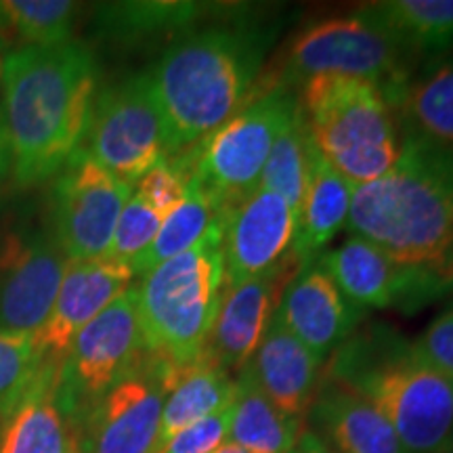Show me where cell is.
<instances>
[{
	"label": "cell",
	"instance_id": "6da1fadb",
	"mask_svg": "<svg viewBox=\"0 0 453 453\" xmlns=\"http://www.w3.org/2000/svg\"><path fill=\"white\" fill-rule=\"evenodd\" d=\"M411 277L422 307L453 294V154L401 134L395 166L355 187L347 220Z\"/></svg>",
	"mask_w": 453,
	"mask_h": 453
},
{
	"label": "cell",
	"instance_id": "7a4b0ae2",
	"mask_svg": "<svg viewBox=\"0 0 453 453\" xmlns=\"http://www.w3.org/2000/svg\"><path fill=\"white\" fill-rule=\"evenodd\" d=\"M3 145L19 185L65 168L82 150L97 99V64L88 47H26L3 67Z\"/></svg>",
	"mask_w": 453,
	"mask_h": 453
},
{
	"label": "cell",
	"instance_id": "3957f363",
	"mask_svg": "<svg viewBox=\"0 0 453 453\" xmlns=\"http://www.w3.org/2000/svg\"><path fill=\"white\" fill-rule=\"evenodd\" d=\"M275 27L225 21L177 38L147 70L168 133L170 156L206 139L252 99Z\"/></svg>",
	"mask_w": 453,
	"mask_h": 453
},
{
	"label": "cell",
	"instance_id": "277c9868",
	"mask_svg": "<svg viewBox=\"0 0 453 453\" xmlns=\"http://www.w3.org/2000/svg\"><path fill=\"white\" fill-rule=\"evenodd\" d=\"M324 378L387 418L407 453H453V380L387 324L357 327L327 357Z\"/></svg>",
	"mask_w": 453,
	"mask_h": 453
},
{
	"label": "cell",
	"instance_id": "5b68a950",
	"mask_svg": "<svg viewBox=\"0 0 453 453\" xmlns=\"http://www.w3.org/2000/svg\"><path fill=\"white\" fill-rule=\"evenodd\" d=\"M220 240L223 220L191 250L147 271L134 286L145 350L157 361L183 367L206 357L225 288Z\"/></svg>",
	"mask_w": 453,
	"mask_h": 453
},
{
	"label": "cell",
	"instance_id": "8992f818",
	"mask_svg": "<svg viewBox=\"0 0 453 453\" xmlns=\"http://www.w3.org/2000/svg\"><path fill=\"white\" fill-rule=\"evenodd\" d=\"M298 101L315 150L350 185L373 183L395 166L401 130L388 99L372 82L317 76L300 87Z\"/></svg>",
	"mask_w": 453,
	"mask_h": 453
},
{
	"label": "cell",
	"instance_id": "52a82bcc",
	"mask_svg": "<svg viewBox=\"0 0 453 453\" xmlns=\"http://www.w3.org/2000/svg\"><path fill=\"white\" fill-rule=\"evenodd\" d=\"M413 64L393 41L353 11L303 27L283 49L275 73L258 84L294 90L317 76L359 78L380 88L393 107L411 81Z\"/></svg>",
	"mask_w": 453,
	"mask_h": 453
},
{
	"label": "cell",
	"instance_id": "ba28073f",
	"mask_svg": "<svg viewBox=\"0 0 453 453\" xmlns=\"http://www.w3.org/2000/svg\"><path fill=\"white\" fill-rule=\"evenodd\" d=\"M298 93L286 87H260L223 127L177 157L187 179H194L225 211L250 196L275 141L296 116Z\"/></svg>",
	"mask_w": 453,
	"mask_h": 453
},
{
	"label": "cell",
	"instance_id": "9c48e42d",
	"mask_svg": "<svg viewBox=\"0 0 453 453\" xmlns=\"http://www.w3.org/2000/svg\"><path fill=\"white\" fill-rule=\"evenodd\" d=\"M137 288L130 286L72 340L57 367V396L78 428L110 390L143 364Z\"/></svg>",
	"mask_w": 453,
	"mask_h": 453
},
{
	"label": "cell",
	"instance_id": "30bf717a",
	"mask_svg": "<svg viewBox=\"0 0 453 453\" xmlns=\"http://www.w3.org/2000/svg\"><path fill=\"white\" fill-rule=\"evenodd\" d=\"M81 151L113 177L134 185L168 160V133L150 73H137L97 95Z\"/></svg>",
	"mask_w": 453,
	"mask_h": 453
},
{
	"label": "cell",
	"instance_id": "8fae6325",
	"mask_svg": "<svg viewBox=\"0 0 453 453\" xmlns=\"http://www.w3.org/2000/svg\"><path fill=\"white\" fill-rule=\"evenodd\" d=\"M134 187L76 151L55 185L53 235L67 260L107 257Z\"/></svg>",
	"mask_w": 453,
	"mask_h": 453
},
{
	"label": "cell",
	"instance_id": "7c38bea8",
	"mask_svg": "<svg viewBox=\"0 0 453 453\" xmlns=\"http://www.w3.org/2000/svg\"><path fill=\"white\" fill-rule=\"evenodd\" d=\"M166 393L168 364L145 355L82 420V453H154Z\"/></svg>",
	"mask_w": 453,
	"mask_h": 453
},
{
	"label": "cell",
	"instance_id": "4fadbf2b",
	"mask_svg": "<svg viewBox=\"0 0 453 453\" xmlns=\"http://www.w3.org/2000/svg\"><path fill=\"white\" fill-rule=\"evenodd\" d=\"M67 263L53 234H0V332H41Z\"/></svg>",
	"mask_w": 453,
	"mask_h": 453
},
{
	"label": "cell",
	"instance_id": "5bb4252c",
	"mask_svg": "<svg viewBox=\"0 0 453 453\" xmlns=\"http://www.w3.org/2000/svg\"><path fill=\"white\" fill-rule=\"evenodd\" d=\"M296 212L283 197L254 189L223 219L225 286L265 275L290 263Z\"/></svg>",
	"mask_w": 453,
	"mask_h": 453
},
{
	"label": "cell",
	"instance_id": "9a60e30c",
	"mask_svg": "<svg viewBox=\"0 0 453 453\" xmlns=\"http://www.w3.org/2000/svg\"><path fill=\"white\" fill-rule=\"evenodd\" d=\"M365 317L367 311L350 303L315 260L300 267L286 283L273 324L326 361L357 327H361Z\"/></svg>",
	"mask_w": 453,
	"mask_h": 453
},
{
	"label": "cell",
	"instance_id": "2e32d148",
	"mask_svg": "<svg viewBox=\"0 0 453 453\" xmlns=\"http://www.w3.org/2000/svg\"><path fill=\"white\" fill-rule=\"evenodd\" d=\"M133 269L110 257L70 260L47 324L32 334L36 349L61 359L76 334L133 286Z\"/></svg>",
	"mask_w": 453,
	"mask_h": 453
},
{
	"label": "cell",
	"instance_id": "e0dca14e",
	"mask_svg": "<svg viewBox=\"0 0 453 453\" xmlns=\"http://www.w3.org/2000/svg\"><path fill=\"white\" fill-rule=\"evenodd\" d=\"M288 281L290 263L252 280L225 286L206 342L208 359L229 373H240L267 334Z\"/></svg>",
	"mask_w": 453,
	"mask_h": 453
},
{
	"label": "cell",
	"instance_id": "ac0fdd59",
	"mask_svg": "<svg viewBox=\"0 0 453 453\" xmlns=\"http://www.w3.org/2000/svg\"><path fill=\"white\" fill-rule=\"evenodd\" d=\"M317 263L359 309L395 307L407 313L422 309L411 277L364 237L350 235L338 248L321 254Z\"/></svg>",
	"mask_w": 453,
	"mask_h": 453
},
{
	"label": "cell",
	"instance_id": "d6986e66",
	"mask_svg": "<svg viewBox=\"0 0 453 453\" xmlns=\"http://www.w3.org/2000/svg\"><path fill=\"white\" fill-rule=\"evenodd\" d=\"M59 359L44 357L41 370L0 430V453H82L81 428L57 396Z\"/></svg>",
	"mask_w": 453,
	"mask_h": 453
},
{
	"label": "cell",
	"instance_id": "ffe728a7",
	"mask_svg": "<svg viewBox=\"0 0 453 453\" xmlns=\"http://www.w3.org/2000/svg\"><path fill=\"white\" fill-rule=\"evenodd\" d=\"M309 430L336 453H407L370 401L321 376L309 405Z\"/></svg>",
	"mask_w": 453,
	"mask_h": 453
},
{
	"label": "cell",
	"instance_id": "44dd1931",
	"mask_svg": "<svg viewBox=\"0 0 453 453\" xmlns=\"http://www.w3.org/2000/svg\"><path fill=\"white\" fill-rule=\"evenodd\" d=\"M321 365L324 361L313 350L271 321L258 349L240 373L281 413L303 420L319 387Z\"/></svg>",
	"mask_w": 453,
	"mask_h": 453
},
{
	"label": "cell",
	"instance_id": "7402d4cb",
	"mask_svg": "<svg viewBox=\"0 0 453 453\" xmlns=\"http://www.w3.org/2000/svg\"><path fill=\"white\" fill-rule=\"evenodd\" d=\"M411 61L453 57V0H376L355 9Z\"/></svg>",
	"mask_w": 453,
	"mask_h": 453
},
{
	"label": "cell",
	"instance_id": "603a6c76",
	"mask_svg": "<svg viewBox=\"0 0 453 453\" xmlns=\"http://www.w3.org/2000/svg\"><path fill=\"white\" fill-rule=\"evenodd\" d=\"M355 185H350L319 151L313 150L311 168L296 217L292 258L300 267L315 263L327 243L347 229Z\"/></svg>",
	"mask_w": 453,
	"mask_h": 453
},
{
	"label": "cell",
	"instance_id": "cb8c5ba5",
	"mask_svg": "<svg viewBox=\"0 0 453 453\" xmlns=\"http://www.w3.org/2000/svg\"><path fill=\"white\" fill-rule=\"evenodd\" d=\"M235 380L208 357L191 365H168V393L154 453L191 424L234 403Z\"/></svg>",
	"mask_w": 453,
	"mask_h": 453
},
{
	"label": "cell",
	"instance_id": "d4e9b609",
	"mask_svg": "<svg viewBox=\"0 0 453 453\" xmlns=\"http://www.w3.org/2000/svg\"><path fill=\"white\" fill-rule=\"evenodd\" d=\"M393 110L401 134L453 154V57L413 73Z\"/></svg>",
	"mask_w": 453,
	"mask_h": 453
},
{
	"label": "cell",
	"instance_id": "484cf974",
	"mask_svg": "<svg viewBox=\"0 0 453 453\" xmlns=\"http://www.w3.org/2000/svg\"><path fill=\"white\" fill-rule=\"evenodd\" d=\"M303 430V420L281 413L243 373H237L226 441L246 453H294Z\"/></svg>",
	"mask_w": 453,
	"mask_h": 453
},
{
	"label": "cell",
	"instance_id": "4316f807",
	"mask_svg": "<svg viewBox=\"0 0 453 453\" xmlns=\"http://www.w3.org/2000/svg\"><path fill=\"white\" fill-rule=\"evenodd\" d=\"M225 212V208L197 180L187 179L185 197L168 217H164L154 243L130 265L133 273L145 275L157 265L191 250L212 226L223 220Z\"/></svg>",
	"mask_w": 453,
	"mask_h": 453
},
{
	"label": "cell",
	"instance_id": "83f0119b",
	"mask_svg": "<svg viewBox=\"0 0 453 453\" xmlns=\"http://www.w3.org/2000/svg\"><path fill=\"white\" fill-rule=\"evenodd\" d=\"M219 9L200 3H110L97 9L95 27L104 36L118 41H137L177 30L187 34L202 13H214Z\"/></svg>",
	"mask_w": 453,
	"mask_h": 453
},
{
	"label": "cell",
	"instance_id": "f1b7e54d",
	"mask_svg": "<svg viewBox=\"0 0 453 453\" xmlns=\"http://www.w3.org/2000/svg\"><path fill=\"white\" fill-rule=\"evenodd\" d=\"M313 141L309 137L307 124H304L303 110L298 107L296 116L292 118L286 130L275 141L269 160L260 174L258 189L271 191L283 197L296 212L303 202L304 187L311 168V156H313Z\"/></svg>",
	"mask_w": 453,
	"mask_h": 453
},
{
	"label": "cell",
	"instance_id": "f546056e",
	"mask_svg": "<svg viewBox=\"0 0 453 453\" xmlns=\"http://www.w3.org/2000/svg\"><path fill=\"white\" fill-rule=\"evenodd\" d=\"M81 4L67 0H4L0 3L4 27H11L32 47L70 42Z\"/></svg>",
	"mask_w": 453,
	"mask_h": 453
},
{
	"label": "cell",
	"instance_id": "4dcf8cb0",
	"mask_svg": "<svg viewBox=\"0 0 453 453\" xmlns=\"http://www.w3.org/2000/svg\"><path fill=\"white\" fill-rule=\"evenodd\" d=\"M42 361L32 334L0 332V420L30 388Z\"/></svg>",
	"mask_w": 453,
	"mask_h": 453
},
{
	"label": "cell",
	"instance_id": "1f68e13d",
	"mask_svg": "<svg viewBox=\"0 0 453 453\" xmlns=\"http://www.w3.org/2000/svg\"><path fill=\"white\" fill-rule=\"evenodd\" d=\"M164 217L147 203L139 194L128 197L127 206L118 219L116 231H113L111 246L107 257L120 260L124 265H133L147 248L156 240Z\"/></svg>",
	"mask_w": 453,
	"mask_h": 453
},
{
	"label": "cell",
	"instance_id": "d6a6232c",
	"mask_svg": "<svg viewBox=\"0 0 453 453\" xmlns=\"http://www.w3.org/2000/svg\"><path fill=\"white\" fill-rule=\"evenodd\" d=\"M134 194H139L162 217H168L179 206L187 191V177L173 157L164 160L145 173L134 183Z\"/></svg>",
	"mask_w": 453,
	"mask_h": 453
},
{
	"label": "cell",
	"instance_id": "836d02e7",
	"mask_svg": "<svg viewBox=\"0 0 453 453\" xmlns=\"http://www.w3.org/2000/svg\"><path fill=\"white\" fill-rule=\"evenodd\" d=\"M231 405L203 420L191 424L166 441L156 453H212L229 437Z\"/></svg>",
	"mask_w": 453,
	"mask_h": 453
},
{
	"label": "cell",
	"instance_id": "e575fe53",
	"mask_svg": "<svg viewBox=\"0 0 453 453\" xmlns=\"http://www.w3.org/2000/svg\"><path fill=\"white\" fill-rule=\"evenodd\" d=\"M418 350L453 380V304L413 340Z\"/></svg>",
	"mask_w": 453,
	"mask_h": 453
},
{
	"label": "cell",
	"instance_id": "d590c367",
	"mask_svg": "<svg viewBox=\"0 0 453 453\" xmlns=\"http://www.w3.org/2000/svg\"><path fill=\"white\" fill-rule=\"evenodd\" d=\"M294 453H336V451H334L330 445L324 443V441L317 437L313 430L304 428L303 434H300L298 445H296V449H294Z\"/></svg>",
	"mask_w": 453,
	"mask_h": 453
},
{
	"label": "cell",
	"instance_id": "8d00e7d4",
	"mask_svg": "<svg viewBox=\"0 0 453 453\" xmlns=\"http://www.w3.org/2000/svg\"><path fill=\"white\" fill-rule=\"evenodd\" d=\"M212 453H246V451H243L240 445H235V443H231V441H226V443L220 445L219 449L212 451Z\"/></svg>",
	"mask_w": 453,
	"mask_h": 453
},
{
	"label": "cell",
	"instance_id": "74e56055",
	"mask_svg": "<svg viewBox=\"0 0 453 453\" xmlns=\"http://www.w3.org/2000/svg\"><path fill=\"white\" fill-rule=\"evenodd\" d=\"M3 67H4V65H3V61H0V76H3Z\"/></svg>",
	"mask_w": 453,
	"mask_h": 453
},
{
	"label": "cell",
	"instance_id": "f35d334b",
	"mask_svg": "<svg viewBox=\"0 0 453 453\" xmlns=\"http://www.w3.org/2000/svg\"><path fill=\"white\" fill-rule=\"evenodd\" d=\"M0 44H3V36H0Z\"/></svg>",
	"mask_w": 453,
	"mask_h": 453
}]
</instances>
